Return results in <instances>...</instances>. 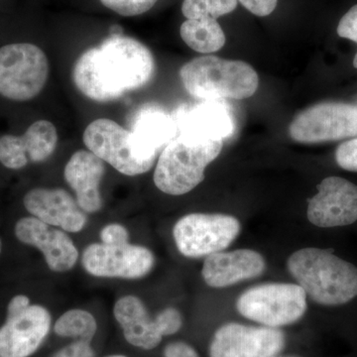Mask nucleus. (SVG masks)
I'll return each instance as SVG.
<instances>
[{
    "instance_id": "f257e3e1",
    "label": "nucleus",
    "mask_w": 357,
    "mask_h": 357,
    "mask_svg": "<svg viewBox=\"0 0 357 357\" xmlns=\"http://www.w3.org/2000/svg\"><path fill=\"white\" fill-rule=\"evenodd\" d=\"M154 69L153 55L144 44L122 34H112L77 59L73 79L89 100L107 102L144 86Z\"/></svg>"
},
{
    "instance_id": "f03ea898",
    "label": "nucleus",
    "mask_w": 357,
    "mask_h": 357,
    "mask_svg": "<svg viewBox=\"0 0 357 357\" xmlns=\"http://www.w3.org/2000/svg\"><path fill=\"white\" fill-rule=\"evenodd\" d=\"M289 272L314 302L340 306L357 297V268L331 251L309 248L289 257Z\"/></svg>"
},
{
    "instance_id": "7ed1b4c3",
    "label": "nucleus",
    "mask_w": 357,
    "mask_h": 357,
    "mask_svg": "<svg viewBox=\"0 0 357 357\" xmlns=\"http://www.w3.org/2000/svg\"><path fill=\"white\" fill-rule=\"evenodd\" d=\"M188 93L202 100H244L256 93L259 84L256 70L243 61L225 60L215 56L192 59L180 70Z\"/></svg>"
},
{
    "instance_id": "20e7f679",
    "label": "nucleus",
    "mask_w": 357,
    "mask_h": 357,
    "mask_svg": "<svg viewBox=\"0 0 357 357\" xmlns=\"http://www.w3.org/2000/svg\"><path fill=\"white\" fill-rule=\"evenodd\" d=\"M222 145V140L178 134L160 155L154 172L155 185L171 196L191 192L203 182L206 166L220 154Z\"/></svg>"
},
{
    "instance_id": "39448f33",
    "label": "nucleus",
    "mask_w": 357,
    "mask_h": 357,
    "mask_svg": "<svg viewBox=\"0 0 357 357\" xmlns=\"http://www.w3.org/2000/svg\"><path fill=\"white\" fill-rule=\"evenodd\" d=\"M49 76L46 54L31 43L7 44L0 48V96L23 102L36 98Z\"/></svg>"
},
{
    "instance_id": "423d86ee",
    "label": "nucleus",
    "mask_w": 357,
    "mask_h": 357,
    "mask_svg": "<svg viewBox=\"0 0 357 357\" xmlns=\"http://www.w3.org/2000/svg\"><path fill=\"white\" fill-rule=\"evenodd\" d=\"M243 317L269 328L299 321L307 310V294L297 284L268 283L248 289L238 298Z\"/></svg>"
},
{
    "instance_id": "0eeeda50",
    "label": "nucleus",
    "mask_w": 357,
    "mask_h": 357,
    "mask_svg": "<svg viewBox=\"0 0 357 357\" xmlns=\"http://www.w3.org/2000/svg\"><path fill=\"white\" fill-rule=\"evenodd\" d=\"M84 143L96 156L123 175L148 172L157 156L141 149L130 130L107 119H100L86 126Z\"/></svg>"
},
{
    "instance_id": "6e6552de",
    "label": "nucleus",
    "mask_w": 357,
    "mask_h": 357,
    "mask_svg": "<svg viewBox=\"0 0 357 357\" xmlns=\"http://www.w3.org/2000/svg\"><path fill=\"white\" fill-rule=\"evenodd\" d=\"M241 232L236 218L225 215L191 213L178 220L173 234L181 255L208 257L229 248Z\"/></svg>"
},
{
    "instance_id": "1a4fd4ad",
    "label": "nucleus",
    "mask_w": 357,
    "mask_h": 357,
    "mask_svg": "<svg viewBox=\"0 0 357 357\" xmlns=\"http://www.w3.org/2000/svg\"><path fill=\"white\" fill-rule=\"evenodd\" d=\"M294 140L321 143L357 136V105L324 102L312 105L294 119L289 126Z\"/></svg>"
},
{
    "instance_id": "9d476101",
    "label": "nucleus",
    "mask_w": 357,
    "mask_h": 357,
    "mask_svg": "<svg viewBox=\"0 0 357 357\" xmlns=\"http://www.w3.org/2000/svg\"><path fill=\"white\" fill-rule=\"evenodd\" d=\"M82 263L89 274L105 278L138 279L154 266L153 253L144 246L93 243L84 249Z\"/></svg>"
},
{
    "instance_id": "9b49d317",
    "label": "nucleus",
    "mask_w": 357,
    "mask_h": 357,
    "mask_svg": "<svg viewBox=\"0 0 357 357\" xmlns=\"http://www.w3.org/2000/svg\"><path fill=\"white\" fill-rule=\"evenodd\" d=\"M285 347V335L269 326L229 323L215 333L211 357H272Z\"/></svg>"
},
{
    "instance_id": "f8f14e48",
    "label": "nucleus",
    "mask_w": 357,
    "mask_h": 357,
    "mask_svg": "<svg viewBox=\"0 0 357 357\" xmlns=\"http://www.w3.org/2000/svg\"><path fill=\"white\" fill-rule=\"evenodd\" d=\"M51 314L46 307L30 305L20 312H7L0 328V357H28L48 335Z\"/></svg>"
},
{
    "instance_id": "ddd939ff",
    "label": "nucleus",
    "mask_w": 357,
    "mask_h": 357,
    "mask_svg": "<svg viewBox=\"0 0 357 357\" xmlns=\"http://www.w3.org/2000/svg\"><path fill=\"white\" fill-rule=\"evenodd\" d=\"M307 218L316 227H345L357 220V185L340 177H328L307 206Z\"/></svg>"
},
{
    "instance_id": "4468645a",
    "label": "nucleus",
    "mask_w": 357,
    "mask_h": 357,
    "mask_svg": "<svg viewBox=\"0 0 357 357\" xmlns=\"http://www.w3.org/2000/svg\"><path fill=\"white\" fill-rule=\"evenodd\" d=\"M57 142V129L52 122H34L22 135L0 137V163L10 170H20L30 162L41 163L54 153Z\"/></svg>"
},
{
    "instance_id": "2eb2a0df",
    "label": "nucleus",
    "mask_w": 357,
    "mask_h": 357,
    "mask_svg": "<svg viewBox=\"0 0 357 357\" xmlns=\"http://www.w3.org/2000/svg\"><path fill=\"white\" fill-rule=\"evenodd\" d=\"M14 232L21 243L34 246L43 253L52 271H69L76 265L79 252L72 239L62 230L52 229L51 225L31 215L20 218Z\"/></svg>"
},
{
    "instance_id": "dca6fc26",
    "label": "nucleus",
    "mask_w": 357,
    "mask_h": 357,
    "mask_svg": "<svg viewBox=\"0 0 357 357\" xmlns=\"http://www.w3.org/2000/svg\"><path fill=\"white\" fill-rule=\"evenodd\" d=\"M23 204L32 217L51 227L79 232L86 225L83 210L65 190L35 188L26 192Z\"/></svg>"
},
{
    "instance_id": "f3484780",
    "label": "nucleus",
    "mask_w": 357,
    "mask_h": 357,
    "mask_svg": "<svg viewBox=\"0 0 357 357\" xmlns=\"http://www.w3.org/2000/svg\"><path fill=\"white\" fill-rule=\"evenodd\" d=\"M265 266L264 258L255 250L220 251L206 257L202 275L211 287L225 288L260 276Z\"/></svg>"
},
{
    "instance_id": "a211bd4d",
    "label": "nucleus",
    "mask_w": 357,
    "mask_h": 357,
    "mask_svg": "<svg viewBox=\"0 0 357 357\" xmlns=\"http://www.w3.org/2000/svg\"><path fill=\"white\" fill-rule=\"evenodd\" d=\"M103 162L93 152L79 150L65 167V180L76 192L79 208L86 213H96L102 206L100 184L105 173Z\"/></svg>"
},
{
    "instance_id": "6ab92c4d",
    "label": "nucleus",
    "mask_w": 357,
    "mask_h": 357,
    "mask_svg": "<svg viewBox=\"0 0 357 357\" xmlns=\"http://www.w3.org/2000/svg\"><path fill=\"white\" fill-rule=\"evenodd\" d=\"M114 312L129 344L149 351L161 342L163 335L139 298L131 295L122 297L115 303Z\"/></svg>"
},
{
    "instance_id": "aec40b11",
    "label": "nucleus",
    "mask_w": 357,
    "mask_h": 357,
    "mask_svg": "<svg viewBox=\"0 0 357 357\" xmlns=\"http://www.w3.org/2000/svg\"><path fill=\"white\" fill-rule=\"evenodd\" d=\"M176 124L180 134L211 140L223 141L231 135L234 129L229 110L213 100L188 110Z\"/></svg>"
},
{
    "instance_id": "412c9836",
    "label": "nucleus",
    "mask_w": 357,
    "mask_h": 357,
    "mask_svg": "<svg viewBox=\"0 0 357 357\" xmlns=\"http://www.w3.org/2000/svg\"><path fill=\"white\" fill-rule=\"evenodd\" d=\"M177 130L174 119L155 107L140 109L134 116L130 129L141 149L154 156L175 138Z\"/></svg>"
},
{
    "instance_id": "4be33fe9",
    "label": "nucleus",
    "mask_w": 357,
    "mask_h": 357,
    "mask_svg": "<svg viewBox=\"0 0 357 357\" xmlns=\"http://www.w3.org/2000/svg\"><path fill=\"white\" fill-rule=\"evenodd\" d=\"M181 37L190 48L202 54L215 53L225 46V35L217 20H187L181 26Z\"/></svg>"
},
{
    "instance_id": "5701e85b",
    "label": "nucleus",
    "mask_w": 357,
    "mask_h": 357,
    "mask_svg": "<svg viewBox=\"0 0 357 357\" xmlns=\"http://www.w3.org/2000/svg\"><path fill=\"white\" fill-rule=\"evenodd\" d=\"M96 321L91 312L84 310H70L58 319L55 333L60 337H76L91 342L96 332Z\"/></svg>"
},
{
    "instance_id": "b1692460",
    "label": "nucleus",
    "mask_w": 357,
    "mask_h": 357,
    "mask_svg": "<svg viewBox=\"0 0 357 357\" xmlns=\"http://www.w3.org/2000/svg\"><path fill=\"white\" fill-rule=\"evenodd\" d=\"M237 6V0H184L182 13L187 20L211 17L218 20Z\"/></svg>"
},
{
    "instance_id": "393cba45",
    "label": "nucleus",
    "mask_w": 357,
    "mask_h": 357,
    "mask_svg": "<svg viewBox=\"0 0 357 357\" xmlns=\"http://www.w3.org/2000/svg\"><path fill=\"white\" fill-rule=\"evenodd\" d=\"M158 0H100V2L114 13L122 16H137L147 13Z\"/></svg>"
},
{
    "instance_id": "a878e982",
    "label": "nucleus",
    "mask_w": 357,
    "mask_h": 357,
    "mask_svg": "<svg viewBox=\"0 0 357 357\" xmlns=\"http://www.w3.org/2000/svg\"><path fill=\"white\" fill-rule=\"evenodd\" d=\"M154 319L163 337L177 333L183 325V319L180 312L174 307L163 310Z\"/></svg>"
},
{
    "instance_id": "bb28decb",
    "label": "nucleus",
    "mask_w": 357,
    "mask_h": 357,
    "mask_svg": "<svg viewBox=\"0 0 357 357\" xmlns=\"http://www.w3.org/2000/svg\"><path fill=\"white\" fill-rule=\"evenodd\" d=\"M335 161L344 170L357 172V138L347 141L337 147Z\"/></svg>"
},
{
    "instance_id": "cd10ccee",
    "label": "nucleus",
    "mask_w": 357,
    "mask_h": 357,
    "mask_svg": "<svg viewBox=\"0 0 357 357\" xmlns=\"http://www.w3.org/2000/svg\"><path fill=\"white\" fill-rule=\"evenodd\" d=\"M338 36L349 39L357 43V4L352 6L347 13L342 16L337 26ZM354 68L357 69V52L354 59Z\"/></svg>"
},
{
    "instance_id": "c85d7f7f",
    "label": "nucleus",
    "mask_w": 357,
    "mask_h": 357,
    "mask_svg": "<svg viewBox=\"0 0 357 357\" xmlns=\"http://www.w3.org/2000/svg\"><path fill=\"white\" fill-rule=\"evenodd\" d=\"M128 230L119 223H112L100 231L102 243L107 245H122L128 243Z\"/></svg>"
},
{
    "instance_id": "c756f323",
    "label": "nucleus",
    "mask_w": 357,
    "mask_h": 357,
    "mask_svg": "<svg viewBox=\"0 0 357 357\" xmlns=\"http://www.w3.org/2000/svg\"><path fill=\"white\" fill-rule=\"evenodd\" d=\"M251 13L264 17L270 15L276 8L278 0H237Z\"/></svg>"
},
{
    "instance_id": "7c9ffc66",
    "label": "nucleus",
    "mask_w": 357,
    "mask_h": 357,
    "mask_svg": "<svg viewBox=\"0 0 357 357\" xmlns=\"http://www.w3.org/2000/svg\"><path fill=\"white\" fill-rule=\"evenodd\" d=\"M93 349H91L89 342L79 340L74 344L68 345L64 349H61L54 357H93Z\"/></svg>"
},
{
    "instance_id": "2f4dec72",
    "label": "nucleus",
    "mask_w": 357,
    "mask_h": 357,
    "mask_svg": "<svg viewBox=\"0 0 357 357\" xmlns=\"http://www.w3.org/2000/svg\"><path fill=\"white\" fill-rule=\"evenodd\" d=\"M164 357H199L191 345L185 342H173L167 345Z\"/></svg>"
},
{
    "instance_id": "473e14b6",
    "label": "nucleus",
    "mask_w": 357,
    "mask_h": 357,
    "mask_svg": "<svg viewBox=\"0 0 357 357\" xmlns=\"http://www.w3.org/2000/svg\"><path fill=\"white\" fill-rule=\"evenodd\" d=\"M2 251V243H1V238H0V255H1Z\"/></svg>"
},
{
    "instance_id": "72a5a7b5",
    "label": "nucleus",
    "mask_w": 357,
    "mask_h": 357,
    "mask_svg": "<svg viewBox=\"0 0 357 357\" xmlns=\"http://www.w3.org/2000/svg\"><path fill=\"white\" fill-rule=\"evenodd\" d=\"M107 357H126L123 356H107Z\"/></svg>"
},
{
    "instance_id": "f704fd0d",
    "label": "nucleus",
    "mask_w": 357,
    "mask_h": 357,
    "mask_svg": "<svg viewBox=\"0 0 357 357\" xmlns=\"http://www.w3.org/2000/svg\"><path fill=\"white\" fill-rule=\"evenodd\" d=\"M272 357H276V356H272ZM282 357H296V356H282Z\"/></svg>"
}]
</instances>
